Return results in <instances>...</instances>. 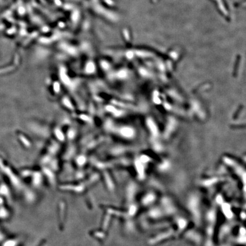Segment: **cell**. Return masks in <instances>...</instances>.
<instances>
[{
    "label": "cell",
    "mask_w": 246,
    "mask_h": 246,
    "mask_svg": "<svg viewBox=\"0 0 246 246\" xmlns=\"http://www.w3.org/2000/svg\"><path fill=\"white\" fill-rule=\"evenodd\" d=\"M120 132L123 136L125 137H131L133 135V131L130 127H124Z\"/></svg>",
    "instance_id": "1"
},
{
    "label": "cell",
    "mask_w": 246,
    "mask_h": 246,
    "mask_svg": "<svg viewBox=\"0 0 246 246\" xmlns=\"http://www.w3.org/2000/svg\"><path fill=\"white\" fill-rule=\"evenodd\" d=\"M56 135L58 138H59L60 140L63 141L64 140V136H63V133H62L61 131L57 130V131H56Z\"/></svg>",
    "instance_id": "2"
},
{
    "label": "cell",
    "mask_w": 246,
    "mask_h": 246,
    "mask_svg": "<svg viewBox=\"0 0 246 246\" xmlns=\"http://www.w3.org/2000/svg\"><path fill=\"white\" fill-rule=\"evenodd\" d=\"M85 158L83 156H80L77 158V162L79 164L82 165L83 164L85 163Z\"/></svg>",
    "instance_id": "3"
},
{
    "label": "cell",
    "mask_w": 246,
    "mask_h": 246,
    "mask_svg": "<svg viewBox=\"0 0 246 246\" xmlns=\"http://www.w3.org/2000/svg\"><path fill=\"white\" fill-rule=\"evenodd\" d=\"M64 101H63V103H64V104L67 107L69 108H72V106H71V104L70 103V102H69V100H67V99H64Z\"/></svg>",
    "instance_id": "4"
},
{
    "label": "cell",
    "mask_w": 246,
    "mask_h": 246,
    "mask_svg": "<svg viewBox=\"0 0 246 246\" xmlns=\"http://www.w3.org/2000/svg\"><path fill=\"white\" fill-rule=\"evenodd\" d=\"M54 90L56 92H59L60 91V85L58 83H56L54 85Z\"/></svg>",
    "instance_id": "5"
}]
</instances>
